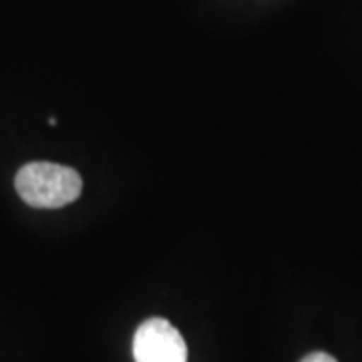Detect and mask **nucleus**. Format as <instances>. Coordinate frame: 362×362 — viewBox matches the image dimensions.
Returning a JSON list of instances; mask_svg holds the SVG:
<instances>
[{"mask_svg": "<svg viewBox=\"0 0 362 362\" xmlns=\"http://www.w3.org/2000/svg\"><path fill=\"white\" fill-rule=\"evenodd\" d=\"M14 185L25 204L40 209L69 206L83 192V180L75 169L49 161L23 165Z\"/></svg>", "mask_w": 362, "mask_h": 362, "instance_id": "1", "label": "nucleus"}, {"mask_svg": "<svg viewBox=\"0 0 362 362\" xmlns=\"http://www.w3.org/2000/svg\"><path fill=\"white\" fill-rule=\"evenodd\" d=\"M135 362H187V344L165 318H149L133 338Z\"/></svg>", "mask_w": 362, "mask_h": 362, "instance_id": "2", "label": "nucleus"}, {"mask_svg": "<svg viewBox=\"0 0 362 362\" xmlns=\"http://www.w3.org/2000/svg\"><path fill=\"white\" fill-rule=\"evenodd\" d=\"M300 362H338L334 356L326 354V352H312L308 356H304Z\"/></svg>", "mask_w": 362, "mask_h": 362, "instance_id": "3", "label": "nucleus"}]
</instances>
